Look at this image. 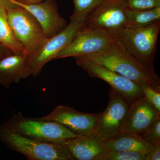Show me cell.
Masks as SVG:
<instances>
[{"mask_svg":"<svg viewBox=\"0 0 160 160\" xmlns=\"http://www.w3.org/2000/svg\"><path fill=\"white\" fill-rule=\"evenodd\" d=\"M79 57L102 65L136 83L141 87L149 86L160 91V78L154 69L138 59L116 39L102 51Z\"/></svg>","mask_w":160,"mask_h":160,"instance_id":"1","label":"cell"},{"mask_svg":"<svg viewBox=\"0 0 160 160\" xmlns=\"http://www.w3.org/2000/svg\"><path fill=\"white\" fill-rule=\"evenodd\" d=\"M0 128L32 139L63 145L67 140L82 135L57 122L28 118L19 113L3 123Z\"/></svg>","mask_w":160,"mask_h":160,"instance_id":"2","label":"cell"},{"mask_svg":"<svg viewBox=\"0 0 160 160\" xmlns=\"http://www.w3.org/2000/svg\"><path fill=\"white\" fill-rule=\"evenodd\" d=\"M0 141L30 160H73L66 145L41 142L0 128Z\"/></svg>","mask_w":160,"mask_h":160,"instance_id":"3","label":"cell"},{"mask_svg":"<svg viewBox=\"0 0 160 160\" xmlns=\"http://www.w3.org/2000/svg\"><path fill=\"white\" fill-rule=\"evenodd\" d=\"M160 29V21L142 27H127L115 37L128 51L151 69Z\"/></svg>","mask_w":160,"mask_h":160,"instance_id":"4","label":"cell"},{"mask_svg":"<svg viewBox=\"0 0 160 160\" xmlns=\"http://www.w3.org/2000/svg\"><path fill=\"white\" fill-rule=\"evenodd\" d=\"M7 18L14 36L30 59L47 38L42 27L29 11L20 6L7 10Z\"/></svg>","mask_w":160,"mask_h":160,"instance_id":"5","label":"cell"},{"mask_svg":"<svg viewBox=\"0 0 160 160\" xmlns=\"http://www.w3.org/2000/svg\"><path fill=\"white\" fill-rule=\"evenodd\" d=\"M127 0H103L86 16L82 27L99 29L115 37L128 27Z\"/></svg>","mask_w":160,"mask_h":160,"instance_id":"6","label":"cell"},{"mask_svg":"<svg viewBox=\"0 0 160 160\" xmlns=\"http://www.w3.org/2000/svg\"><path fill=\"white\" fill-rule=\"evenodd\" d=\"M106 109L98 113L93 136L104 142L120 134L130 104L117 91L110 88Z\"/></svg>","mask_w":160,"mask_h":160,"instance_id":"7","label":"cell"},{"mask_svg":"<svg viewBox=\"0 0 160 160\" xmlns=\"http://www.w3.org/2000/svg\"><path fill=\"white\" fill-rule=\"evenodd\" d=\"M86 16L71 18V21L58 34L46 40L36 54L29 60L32 76H37L44 66L69 45L82 27Z\"/></svg>","mask_w":160,"mask_h":160,"instance_id":"8","label":"cell"},{"mask_svg":"<svg viewBox=\"0 0 160 160\" xmlns=\"http://www.w3.org/2000/svg\"><path fill=\"white\" fill-rule=\"evenodd\" d=\"M115 39L113 36L106 32L82 27L71 43L60 52L54 59L96 53L108 48Z\"/></svg>","mask_w":160,"mask_h":160,"instance_id":"9","label":"cell"},{"mask_svg":"<svg viewBox=\"0 0 160 160\" xmlns=\"http://www.w3.org/2000/svg\"><path fill=\"white\" fill-rule=\"evenodd\" d=\"M74 58L78 66L87 72L90 77L101 79L108 83L129 104L144 96L142 88L136 83L98 63L81 58Z\"/></svg>","mask_w":160,"mask_h":160,"instance_id":"10","label":"cell"},{"mask_svg":"<svg viewBox=\"0 0 160 160\" xmlns=\"http://www.w3.org/2000/svg\"><path fill=\"white\" fill-rule=\"evenodd\" d=\"M160 118V112L141 97L129 105L120 133H128L142 136L149 131Z\"/></svg>","mask_w":160,"mask_h":160,"instance_id":"11","label":"cell"},{"mask_svg":"<svg viewBox=\"0 0 160 160\" xmlns=\"http://www.w3.org/2000/svg\"><path fill=\"white\" fill-rule=\"evenodd\" d=\"M98 113H84L69 106H57L49 114L37 118L64 125L76 134L93 136Z\"/></svg>","mask_w":160,"mask_h":160,"instance_id":"12","label":"cell"},{"mask_svg":"<svg viewBox=\"0 0 160 160\" xmlns=\"http://www.w3.org/2000/svg\"><path fill=\"white\" fill-rule=\"evenodd\" d=\"M12 1L34 17L48 38L58 34L67 25L66 20L61 16L57 6L52 0H45L32 5H24L14 0Z\"/></svg>","mask_w":160,"mask_h":160,"instance_id":"13","label":"cell"},{"mask_svg":"<svg viewBox=\"0 0 160 160\" xmlns=\"http://www.w3.org/2000/svg\"><path fill=\"white\" fill-rule=\"evenodd\" d=\"M73 160H106L108 151L93 136L81 135L65 143Z\"/></svg>","mask_w":160,"mask_h":160,"instance_id":"14","label":"cell"},{"mask_svg":"<svg viewBox=\"0 0 160 160\" xmlns=\"http://www.w3.org/2000/svg\"><path fill=\"white\" fill-rule=\"evenodd\" d=\"M31 75L32 71L26 55L12 54L0 60V84L6 89Z\"/></svg>","mask_w":160,"mask_h":160,"instance_id":"15","label":"cell"},{"mask_svg":"<svg viewBox=\"0 0 160 160\" xmlns=\"http://www.w3.org/2000/svg\"><path fill=\"white\" fill-rule=\"evenodd\" d=\"M103 143L108 151H133L147 154L154 146L142 137L128 133H120Z\"/></svg>","mask_w":160,"mask_h":160,"instance_id":"16","label":"cell"},{"mask_svg":"<svg viewBox=\"0 0 160 160\" xmlns=\"http://www.w3.org/2000/svg\"><path fill=\"white\" fill-rule=\"evenodd\" d=\"M0 45L7 48L13 54L26 55L22 44L14 36L8 22L7 10L0 8Z\"/></svg>","mask_w":160,"mask_h":160,"instance_id":"17","label":"cell"},{"mask_svg":"<svg viewBox=\"0 0 160 160\" xmlns=\"http://www.w3.org/2000/svg\"><path fill=\"white\" fill-rule=\"evenodd\" d=\"M128 27H142L160 21V6L146 10H132L127 12Z\"/></svg>","mask_w":160,"mask_h":160,"instance_id":"18","label":"cell"},{"mask_svg":"<svg viewBox=\"0 0 160 160\" xmlns=\"http://www.w3.org/2000/svg\"><path fill=\"white\" fill-rule=\"evenodd\" d=\"M74 11L71 18L80 16H87L93 9L99 5L103 0H72Z\"/></svg>","mask_w":160,"mask_h":160,"instance_id":"19","label":"cell"},{"mask_svg":"<svg viewBox=\"0 0 160 160\" xmlns=\"http://www.w3.org/2000/svg\"><path fill=\"white\" fill-rule=\"evenodd\" d=\"M147 155L137 151H109L106 160H146Z\"/></svg>","mask_w":160,"mask_h":160,"instance_id":"20","label":"cell"},{"mask_svg":"<svg viewBox=\"0 0 160 160\" xmlns=\"http://www.w3.org/2000/svg\"><path fill=\"white\" fill-rule=\"evenodd\" d=\"M127 2L128 8L132 10H146L160 6V0H127Z\"/></svg>","mask_w":160,"mask_h":160,"instance_id":"21","label":"cell"},{"mask_svg":"<svg viewBox=\"0 0 160 160\" xmlns=\"http://www.w3.org/2000/svg\"><path fill=\"white\" fill-rule=\"evenodd\" d=\"M141 88L147 101L160 112V91L149 86H142Z\"/></svg>","mask_w":160,"mask_h":160,"instance_id":"22","label":"cell"},{"mask_svg":"<svg viewBox=\"0 0 160 160\" xmlns=\"http://www.w3.org/2000/svg\"><path fill=\"white\" fill-rule=\"evenodd\" d=\"M142 137L153 145L160 143V118L157 120L151 129Z\"/></svg>","mask_w":160,"mask_h":160,"instance_id":"23","label":"cell"},{"mask_svg":"<svg viewBox=\"0 0 160 160\" xmlns=\"http://www.w3.org/2000/svg\"><path fill=\"white\" fill-rule=\"evenodd\" d=\"M160 160V143L155 144L147 155L146 160Z\"/></svg>","mask_w":160,"mask_h":160,"instance_id":"24","label":"cell"},{"mask_svg":"<svg viewBox=\"0 0 160 160\" xmlns=\"http://www.w3.org/2000/svg\"><path fill=\"white\" fill-rule=\"evenodd\" d=\"M18 6L13 3L12 0H0V8H4L6 10H9Z\"/></svg>","mask_w":160,"mask_h":160,"instance_id":"25","label":"cell"},{"mask_svg":"<svg viewBox=\"0 0 160 160\" xmlns=\"http://www.w3.org/2000/svg\"><path fill=\"white\" fill-rule=\"evenodd\" d=\"M12 54L13 53L10 50L0 45V60Z\"/></svg>","mask_w":160,"mask_h":160,"instance_id":"26","label":"cell"},{"mask_svg":"<svg viewBox=\"0 0 160 160\" xmlns=\"http://www.w3.org/2000/svg\"><path fill=\"white\" fill-rule=\"evenodd\" d=\"M24 5H32L43 2L44 0H14Z\"/></svg>","mask_w":160,"mask_h":160,"instance_id":"27","label":"cell"}]
</instances>
